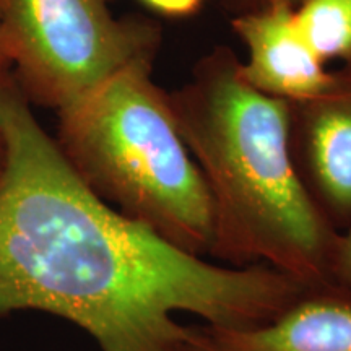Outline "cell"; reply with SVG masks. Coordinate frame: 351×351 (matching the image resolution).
Listing matches in <instances>:
<instances>
[{
    "label": "cell",
    "mask_w": 351,
    "mask_h": 351,
    "mask_svg": "<svg viewBox=\"0 0 351 351\" xmlns=\"http://www.w3.org/2000/svg\"><path fill=\"white\" fill-rule=\"evenodd\" d=\"M0 314L34 309L101 351H187L176 315L243 327L302 293L267 265H219L125 218L88 189L13 75L0 85Z\"/></svg>",
    "instance_id": "obj_1"
},
{
    "label": "cell",
    "mask_w": 351,
    "mask_h": 351,
    "mask_svg": "<svg viewBox=\"0 0 351 351\" xmlns=\"http://www.w3.org/2000/svg\"><path fill=\"white\" fill-rule=\"evenodd\" d=\"M179 134L212 195L210 256L232 267L267 265L302 288L332 283L340 231L315 205L291 150V104L252 88L218 47L169 95Z\"/></svg>",
    "instance_id": "obj_2"
},
{
    "label": "cell",
    "mask_w": 351,
    "mask_h": 351,
    "mask_svg": "<svg viewBox=\"0 0 351 351\" xmlns=\"http://www.w3.org/2000/svg\"><path fill=\"white\" fill-rule=\"evenodd\" d=\"M56 143L96 197L195 256H210V191L152 65L121 70L59 109Z\"/></svg>",
    "instance_id": "obj_3"
},
{
    "label": "cell",
    "mask_w": 351,
    "mask_h": 351,
    "mask_svg": "<svg viewBox=\"0 0 351 351\" xmlns=\"http://www.w3.org/2000/svg\"><path fill=\"white\" fill-rule=\"evenodd\" d=\"M114 0H0V41L29 103L62 109L121 70L153 64L160 28Z\"/></svg>",
    "instance_id": "obj_4"
},
{
    "label": "cell",
    "mask_w": 351,
    "mask_h": 351,
    "mask_svg": "<svg viewBox=\"0 0 351 351\" xmlns=\"http://www.w3.org/2000/svg\"><path fill=\"white\" fill-rule=\"evenodd\" d=\"M291 104V150L300 178L337 230L351 226V65L330 72L313 98Z\"/></svg>",
    "instance_id": "obj_5"
},
{
    "label": "cell",
    "mask_w": 351,
    "mask_h": 351,
    "mask_svg": "<svg viewBox=\"0 0 351 351\" xmlns=\"http://www.w3.org/2000/svg\"><path fill=\"white\" fill-rule=\"evenodd\" d=\"M187 351H351V293L304 288L276 317L254 326H186Z\"/></svg>",
    "instance_id": "obj_6"
},
{
    "label": "cell",
    "mask_w": 351,
    "mask_h": 351,
    "mask_svg": "<svg viewBox=\"0 0 351 351\" xmlns=\"http://www.w3.org/2000/svg\"><path fill=\"white\" fill-rule=\"evenodd\" d=\"M232 28L247 47L241 75L252 88L271 98L301 103L327 85L330 72L301 36L295 7L276 5L241 13Z\"/></svg>",
    "instance_id": "obj_7"
},
{
    "label": "cell",
    "mask_w": 351,
    "mask_h": 351,
    "mask_svg": "<svg viewBox=\"0 0 351 351\" xmlns=\"http://www.w3.org/2000/svg\"><path fill=\"white\" fill-rule=\"evenodd\" d=\"M295 20L301 36L324 64L343 60L351 65V0H301Z\"/></svg>",
    "instance_id": "obj_8"
},
{
    "label": "cell",
    "mask_w": 351,
    "mask_h": 351,
    "mask_svg": "<svg viewBox=\"0 0 351 351\" xmlns=\"http://www.w3.org/2000/svg\"><path fill=\"white\" fill-rule=\"evenodd\" d=\"M330 276L332 283L351 293V226L346 228V232L340 231L333 249Z\"/></svg>",
    "instance_id": "obj_9"
},
{
    "label": "cell",
    "mask_w": 351,
    "mask_h": 351,
    "mask_svg": "<svg viewBox=\"0 0 351 351\" xmlns=\"http://www.w3.org/2000/svg\"><path fill=\"white\" fill-rule=\"evenodd\" d=\"M142 2L166 16L192 15L202 5V0H142Z\"/></svg>",
    "instance_id": "obj_10"
},
{
    "label": "cell",
    "mask_w": 351,
    "mask_h": 351,
    "mask_svg": "<svg viewBox=\"0 0 351 351\" xmlns=\"http://www.w3.org/2000/svg\"><path fill=\"white\" fill-rule=\"evenodd\" d=\"M225 2L231 8H234L236 15H241V13H249L262 10V8L269 7H276V5H289V7H298V3L301 0H225Z\"/></svg>",
    "instance_id": "obj_11"
},
{
    "label": "cell",
    "mask_w": 351,
    "mask_h": 351,
    "mask_svg": "<svg viewBox=\"0 0 351 351\" xmlns=\"http://www.w3.org/2000/svg\"><path fill=\"white\" fill-rule=\"evenodd\" d=\"M8 75H12V69L10 64H8L5 52H3L2 41H0V85L7 80ZM3 166H5V145H3L2 134H0V174H2Z\"/></svg>",
    "instance_id": "obj_12"
}]
</instances>
